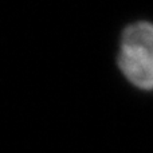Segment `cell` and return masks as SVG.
<instances>
[{"mask_svg":"<svg viewBox=\"0 0 153 153\" xmlns=\"http://www.w3.org/2000/svg\"><path fill=\"white\" fill-rule=\"evenodd\" d=\"M118 66L137 89L153 90V24L137 22L126 27L121 38Z\"/></svg>","mask_w":153,"mask_h":153,"instance_id":"1","label":"cell"}]
</instances>
